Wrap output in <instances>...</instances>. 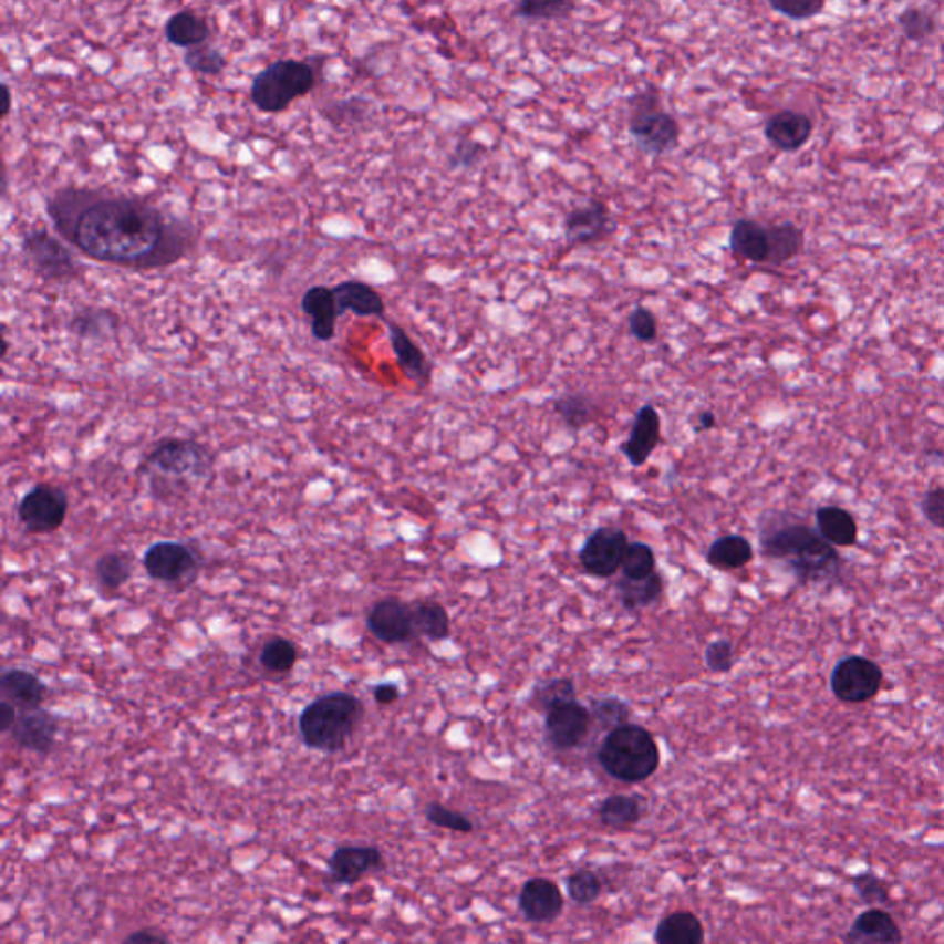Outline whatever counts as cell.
<instances>
[{"label": "cell", "instance_id": "1", "mask_svg": "<svg viewBox=\"0 0 944 944\" xmlns=\"http://www.w3.org/2000/svg\"><path fill=\"white\" fill-rule=\"evenodd\" d=\"M46 215L83 257L126 270H165L187 259L198 242L185 218L148 199L102 188H60L46 198Z\"/></svg>", "mask_w": 944, "mask_h": 944}, {"label": "cell", "instance_id": "2", "mask_svg": "<svg viewBox=\"0 0 944 944\" xmlns=\"http://www.w3.org/2000/svg\"><path fill=\"white\" fill-rule=\"evenodd\" d=\"M760 547L766 558L790 567L801 583H832L840 580L841 559L819 530L786 517L764 522Z\"/></svg>", "mask_w": 944, "mask_h": 944}, {"label": "cell", "instance_id": "3", "mask_svg": "<svg viewBox=\"0 0 944 944\" xmlns=\"http://www.w3.org/2000/svg\"><path fill=\"white\" fill-rule=\"evenodd\" d=\"M141 470L148 476L152 497L160 502L188 491L190 480H205L212 470L209 450L187 437H168L144 454Z\"/></svg>", "mask_w": 944, "mask_h": 944}, {"label": "cell", "instance_id": "4", "mask_svg": "<svg viewBox=\"0 0 944 944\" xmlns=\"http://www.w3.org/2000/svg\"><path fill=\"white\" fill-rule=\"evenodd\" d=\"M364 705L349 692H332L304 707L299 716V735L315 751L336 753L345 747L360 722Z\"/></svg>", "mask_w": 944, "mask_h": 944}, {"label": "cell", "instance_id": "5", "mask_svg": "<svg viewBox=\"0 0 944 944\" xmlns=\"http://www.w3.org/2000/svg\"><path fill=\"white\" fill-rule=\"evenodd\" d=\"M598 763L609 777L625 785H639L657 774L661 751L650 730L625 724L609 730L598 749Z\"/></svg>", "mask_w": 944, "mask_h": 944}, {"label": "cell", "instance_id": "6", "mask_svg": "<svg viewBox=\"0 0 944 944\" xmlns=\"http://www.w3.org/2000/svg\"><path fill=\"white\" fill-rule=\"evenodd\" d=\"M315 87V72L307 61L279 60L253 77L249 98L262 113H281Z\"/></svg>", "mask_w": 944, "mask_h": 944}, {"label": "cell", "instance_id": "7", "mask_svg": "<svg viewBox=\"0 0 944 944\" xmlns=\"http://www.w3.org/2000/svg\"><path fill=\"white\" fill-rule=\"evenodd\" d=\"M627 129L636 146L647 155L670 154L681 143L680 121L664 110L657 89L631 96Z\"/></svg>", "mask_w": 944, "mask_h": 944}, {"label": "cell", "instance_id": "8", "mask_svg": "<svg viewBox=\"0 0 944 944\" xmlns=\"http://www.w3.org/2000/svg\"><path fill=\"white\" fill-rule=\"evenodd\" d=\"M22 257L33 273L49 282H72L83 276L72 249L63 238H55L46 229H33L21 240Z\"/></svg>", "mask_w": 944, "mask_h": 944}, {"label": "cell", "instance_id": "9", "mask_svg": "<svg viewBox=\"0 0 944 944\" xmlns=\"http://www.w3.org/2000/svg\"><path fill=\"white\" fill-rule=\"evenodd\" d=\"M69 511V497L58 486L38 484L22 497L17 515L28 533H52L60 530Z\"/></svg>", "mask_w": 944, "mask_h": 944}, {"label": "cell", "instance_id": "10", "mask_svg": "<svg viewBox=\"0 0 944 944\" xmlns=\"http://www.w3.org/2000/svg\"><path fill=\"white\" fill-rule=\"evenodd\" d=\"M630 537L614 526H602L587 537L580 550V563L587 574L611 578L622 569Z\"/></svg>", "mask_w": 944, "mask_h": 944}, {"label": "cell", "instance_id": "11", "mask_svg": "<svg viewBox=\"0 0 944 944\" xmlns=\"http://www.w3.org/2000/svg\"><path fill=\"white\" fill-rule=\"evenodd\" d=\"M884 674L865 657H847L832 672V692L843 703H865L879 694Z\"/></svg>", "mask_w": 944, "mask_h": 944}, {"label": "cell", "instance_id": "12", "mask_svg": "<svg viewBox=\"0 0 944 944\" xmlns=\"http://www.w3.org/2000/svg\"><path fill=\"white\" fill-rule=\"evenodd\" d=\"M143 567L152 580L179 583L196 574L199 553L185 542L159 541L144 552Z\"/></svg>", "mask_w": 944, "mask_h": 944}, {"label": "cell", "instance_id": "13", "mask_svg": "<svg viewBox=\"0 0 944 944\" xmlns=\"http://www.w3.org/2000/svg\"><path fill=\"white\" fill-rule=\"evenodd\" d=\"M616 221L609 205L592 198L585 205L569 210L563 220L564 240L570 246H592L613 237Z\"/></svg>", "mask_w": 944, "mask_h": 944}, {"label": "cell", "instance_id": "14", "mask_svg": "<svg viewBox=\"0 0 944 944\" xmlns=\"http://www.w3.org/2000/svg\"><path fill=\"white\" fill-rule=\"evenodd\" d=\"M591 710L575 702L559 703L550 708L544 722L548 746L556 751H570L585 741L591 730Z\"/></svg>", "mask_w": 944, "mask_h": 944}, {"label": "cell", "instance_id": "15", "mask_svg": "<svg viewBox=\"0 0 944 944\" xmlns=\"http://www.w3.org/2000/svg\"><path fill=\"white\" fill-rule=\"evenodd\" d=\"M367 630L386 644H404L417 636L414 611L397 598H386L371 608Z\"/></svg>", "mask_w": 944, "mask_h": 944}, {"label": "cell", "instance_id": "16", "mask_svg": "<svg viewBox=\"0 0 944 944\" xmlns=\"http://www.w3.org/2000/svg\"><path fill=\"white\" fill-rule=\"evenodd\" d=\"M813 118L802 111L782 110L769 116L764 124V137L774 148L785 154H796L812 138Z\"/></svg>", "mask_w": 944, "mask_h": 944}, {"label": "cell", "instance_id": "17", "mask_svg": "<svg viewBox=\"0 0 944 944\" xmlns=\"http://www.w3.org/2000/svg\"><path fill=\"white\" fill-rule=\"evenodd\" d=\"M661 432H663V421L657 408L652 404H644L636 412L630 437L622 443L620 450L633 467H642L647 464V459L652 458V454L658 447Z\"/></svg>", "mask_w": 944, "mask_h": 944}, {"label": "cell", "instance_id": "18", "mask_svg": "<svg viewBox=\"0 0 944 944\" xmlns=\"http://www.w3.org/2000/svg\"><path fill=\"white\" fill-rule=\"evenodd\" d=\"M563 893L552 880L531 879L520 890L519 910L530 923H550L563 912Z\"/></svg>", "mask_w": 944, "mask_h": 944}, {"label": "cell", "instance_id": "19", "mask_svg": "<svg viewBox=\"0 0 944 944\" xmlns=\"http://www.w3.org/2000/svg\"><path fill=\"white\" fill-rule=\"evenodd\" d=\"M384 865L376 847H338L329 858V873L336 884H356L362 876Z\"/></svg>", "mask_w": 944, "mask_h": 944}, {"label": "cell", "instance_id": "20", "mask_svg": "<svg viewBox=\"0 0 944 944\" xmlns=\"http://www.w3.org/2000/svg\"><path fill=\"white\" fill-rule=\"evenodd\" d=\"M58 729H60V725H58L55 716H52L49 710H43V708H35V710L22 713L17 718V724L11 729V738L17 746L27 749V751L46 755L54 747Z\"/></svg>", "mask_w": 944, "mask_h": 944}, {"label": "cell", "instance_id": "21", "mask_svg": "<svg viewBox=\"0 0 944 944\" xmlns=\"http://www.w3.org/2000/svg\"><path fill=\"white\" fill-rule=\"evenodd\" d=\"M301 310L310 318V331L318 342H331L336 336L338 307L332 288L315 284L301 298Z\"/></svg>", "mask_w": 944, "mask_h": 944}, {"label": "cell", "instance_id": "22", "mask_svg": "<svg viewBox=\"0 0 944 944\" xmlns=\"http://www.w3.org/2000/svg\"><path fill=\"white\" fill-rule=\"evenodd\" d=\"M386 321L387 332H390V342H392L393 353L397 359L398 365L403 367L404 373L409 381H414L419 387L430 386L432 375H434V365L426 356L425 351L409 338L408 332L404 331L403 326Z\"/></svg>", "mask_w": 944, "mask_h": 944}, {"label": "cell", "instance_id": "23", "mask_svg": "<svg viewBox=\"0 0 944 944\" xmlns=\"http://www.w3.org/2000/svg\"><path fill=\"white\" fill-rule=\"evenodd\" d=\"M334 298H336L338 315L342 318L345 312H353L360 318H386V303L381 293L376 292L375 288L364 281H343L338 282L336 287H332Z\"/></svg>", "mask_w": 944, "mask_h": 944}, {"label": "cell", "instance_id": "24", "mask_svg": "<svg viewBox=\"0 0 944 944\" xmlns=\"http://www.w3.org/2000/svg\"><path fill=\"white\" fill-rule=\"evenodd\" d=\"M44 697L46 686L32 672L13 668L0 675V699L10 702L17 710H35L43 705Z\"/></svg>", "mask_w": 944, "mask_h": 944}, {"label": "cell", "instance_id": "25", "mask_svg": "<svg viewBox=\"0 0 944 944\" xmlns=\"http://www.w3.org/2000/svg\"><path fill=\"white\" fill-rule=\"evenodd\" d=\"M729 248L736 257L749 260L753 264H768V226L751 218H740L730 229Z\"/></svg>", "mask_w": 944, "mask_h": 944}, {"label": "cell", "instance_id": "26", "mask_svg": "<svg viewBox=\"0 0 944 944\" xmlns=\"http://www.w3.org/2000/svg\"><path fill=\"white\" fill-rule=\"evenodd\" d=\"M846 941L854 944H895L902 943V934L890 913L871 907L852 923Z\"/></svg>", "mask_w": 944, "mask_h": 944}, {"label": "cell", "instance_id": "27", "mask_svg": "<svg viewBox=\"0 0 944 944\" xmlns=\"http://www.w3.org/2000/svg\"><path fill=\"white\" fill-rule=\"evenodd\" d=\"M69 332L83 342H107L118 331V318L98 307H83L69 320Z\"/></svg>", "mask_w": 944, "mask_h": 944}, {"label": "cell", "instance_id": "28", "mask_svg": "<svg viewBox=\"0 0 944 944\" xmlns=\"http://www.w3.org/2000/svg\"><path fill=\"white\" fill-rule=\"evenodd\" d=\"M209 33L207 19L193 10L177 11L165 24L166 41L179 49H193L204 44Z\"/></svg>", "mask_w": 944, "mask_h": 944}, {"label": "cell", "instance_id": "29", "mask_svg": "<svg viewBox=\"0 0 944 944\" xmlns=\"http://www.w3.org/2000/svg\"><path fill=\"white\" fill-rule=\"evenodd\" d=\"M816 522L821 536L834 547H852L858 541V525L847 509L823 506L816 511Z\"/></svg>", "mask_w": 944, "mask_h": 944}, {"label": "cell", "instance_id": "30", "mask_svg": "<svg viewBox=\"0 0 944 944\" xmlns=\"http://www.w3.org/2000/svg\"><path fill=\"white\" fill-rule=\"evenodd\" d=\"M655 941L658 944H702L705 930L694 913L674 912L658 923Z\"/></svg>", "mask_w": 944, "mask_h": 944}, {"label": "cell", "instance_id": "31", "mask_svg": "<svg viewBox=\"0 0 944 944\" xmlns=\"http://www.w3.org/2000/svg\"><path fill=\"white\" fill-rule=\"evenodd\" d=\"M642 812L644 808L639 797L616 793L603 799L602 805L598 807V819L602 821L603 827L622 832L633 829L641 821Z\"/></svg>", "mask_w": 944, "mask_h": 944}, {"label": "cell", "instance_id": "32", "mask_svg": "<svg viewBox=\"0 0 944 944\" xmlns=\"http://www.w3.org/2000/svg\"><path fill=\"white\" fill-rule=\"evenodd\" d=\"M616 592H619L620 602L624 609L639 611V609L652 605V603L657 602L658 598L663 597V575L658 574L657 570L647 578H642V580H630V578L622 575L616 583Z\"/></svg>", "mask_w": 944, "mask_h": 944}, {"label": "cell", "instance_id": "33", "mask_svg": "<svg viewBox=\"0 0 944 944\" xmlns=\"http://www.w3.org/2000/svg\"><path fill=\"white\" fill-rule=\"evenodd\" d=\"M751 542L741 536H724L710 544L707 552V563L718 570H736L751 563Z\"/></svg>", "mask_w": 944, "mask_h": 944}, {"label": "cell", "instance_id": "34", "mask_svg": "<svg viewBox=\"0 0 944 944\" xmlns=\"http://www.w3.org/2000/svg\"><path fill=\"white\" fill-rule=\"evenodd\" d=\"M768 264L780 266L785 264V262H790L805 248V231H802L801 227L796 226V224H791V221H782V224L768 226Z\"/></svg>", "mask_w": 944, "mask_h": 944}, {"label": "cell", "instance_id": "35", "mask_svg": "<svg viewBox=\"0 0 944 944\" xmlns=\"http://www.w3.org/2000/svg\"><path fill=\"white\" fill-rule=\"evenodd\" d=\"M552 408L572 432L583 430L597 421V403L585 393H564L553 401Z\"/></svg>", "mask_w": 944, "mask_h": 944}, {"label": "cell", "instance_id": "36", "mask_svg": "<svg viewBox=\"0 0 944 944\" xmlns=\"http://www.w3.org/2000/svg\"><path fill=\"white\" fill-rule=\"evenodd\" d=\"M412 611H414L417 635L425 636L432 642L445 641L450 635V616L442 603L426 600V602L415 603Z\"/></svg>", "mask_w": 944, "mask_h": 944}, {"label": "cell", "instance_id": "37", "mask_svg": "<svg viewBox=\"0 0 944 944\" xmlns=\"http://www.w3.org/2000/svg\"><path fill=\"white\" fill-rule=\"evenodd\" d=\"M578 0H517L515 13L525 21H559L572 15Z\"/></svg>", "mask_w": 944, "mask_h": 944}, {"label": "cell", "instance_id": "38", "mask_svg": "<svg viewBox=\"0 0 944 944\" xmlns=\"http://www.w3.org/2000/svg\"><path fill=\"white\" fill-rule=\"evenodd\" d=\"M896 24L907 41L917 44L926 43L937 32V19L934 13L921 6H907L906 10H902L896 17Z\"/></svg>", "mask_w": 944, "mask_h": 944}, {"label": "cell", "instance_id": "39", "mask_svg": "<svg viewBox=\"0 0 944 944\" xmlns=\"http://www.w3.org/2000/svg\"><path fill=\"white\" fill-rule=\"evenodd\" d=\"M96 580L105 591H118L132 578V561L124 553H105L94 564Z\"/></svg>", "mask_w": 944, "mask_h": 944}, {"label": "cell", "instance_id": "40", "mask_svg": "<svg viewBox=\"0 0 944 944\" xmlns=\"http://www.w3.org/2000/svg\"><path fill=\"white\" fill-rule=\"evenodd\" d=\"M531 703L541 710H550L559 703L575 699L574 681L570 677H558V680L542 681L531 692Z\"/></svg>", "mask_w": 944, "mask_h": 944}, {"label": "cell", "instance_id": "41", "mask_svg": "<svg viewBox=\"0 0 944 944\" xmlns=\"http://www.w3.org/2000/svg\"><path fill=\"white\" fill-rule=\"evenodd\" d=\"M589 710H591L592 722H597L600 729L608 730V733L616 729V727L630 724L631 707L619 697L605 696L594 699Z\"/></svg>", "mask_w": 944, "mask_h": 944}, {"label": "cell", "instance_id": "42", "mask_svg": "<svg viewBox=\"0 0 944 944\" xmlns=\"http://www.w3.org/2000/svg\"><path fill=\"white\" fill-rule=\"evenodd\" d=\"M657 569V558L646 542H630L622 563V574L630 580H642Z\"/></svg>", "mask_w": 944, "mask_h": 944}, {"label": "cell", "instance_id": "43", "mask_svg": "<svg viewBox=\"0 0 944 944\" xmlns=\"http://www.w3.org/2000/svg\"><path fill=\"white\" fill-rule=\"evenodd\" d=\"M185 65L196 74H205V76H218L226 69V55L221 54L220 50L210 46V44H198L193 49H187L185 52Z\"/></svg>", "mask_w": 944, "mask_h": 944}, {"label": "cell", "instance_id": "44", "mask_svg": "<svg viewBox=\"0 0 944 944\" xmlns=\"http://www.w3.org/2000/svg\"><path fill=\"white\" fill-rule=\"evenodd\" d=\"M298 661V647L287 639H273L260 652V664L273 674H284Z\"/></svg>", "mask_w": 944, "mask_h": 944}, {"label": "cell", "instance_id": "45", "mask_svg": "<svg viewBox=\"0 0 944 944\" xmlns=\"http://www.w3.org/2000/svg\"><path fill=\"white\" fill-rule=\"evenodd\" d=\"M567 888H569L570 899L578 906H589V904H594L598 901V896L602 895L603 884L597 873L581 869V871L570 874L569 880H567Z\"/></svg>", "mask_w": 944, "mask_h": 944}, {"label": "cell", "instance_id": "46", "mask_svg": "<svg viewBox=\"0 0 944 944\" xmlns=\"http://www.w3.org/2000/svg\"><path fill=\"white\" fill-rule=\"evenodd\" d=\"M769 8L790 21H810L823 13L827 0H768Z\"/></svg>", "mask_w": 944, "mask_h": 944}, {"label": "cell", "instance_id": "47", "mask_svg": "<svg viewBox=\"0 0 944 944\" xmlns=\"http://www.w3.org/2000/svg\"><path fill=\"white\" fill-rule=\"evenodd\" d=\"M425 816L434 827H439V829L453 830V832H461V834H469L475 830V823L467 816L458 812V810L443 807L439 802H430L426 807Z\"/></svg>", "mask_w": 944, "mask_h": 944}, {"label": "cell", "instance_id": "48", "mask_svg": "<svg viewBox=\"0 0 944 944\" xmlns=\"http://www.w3.org/2000/svg\"><path fill=\"white\" fill-rule=\"evenodd\" d=\"M627 329L631 336L641 343H653L658 338L657 315L646 307H636L627 318Z\"/></svg>", "mask_w": 944, "mask_h": 944}, {"label": "cell", "instance_id": "49", "mask_svg": "<svg viewBox=\"0 0 944 944\" xmlns=\"http://www.w3.org/2000/svg\"><path fill=\"white\" fill-rule=\"evenodd\" d=\"M487 148L484 144L476 143L470 137H461L450 155V168H475L486 155Z\"/></svg>", "mask_w": 944, "mask_h": 944}, {"label": "cell", "instance_id": "50", "mask_svg": "<svg viewBox=\"0 0 944 944\" xmlns=\"http://www.w3.org/2000/svg\"><path fill=\"white\" fill-rule=\"evenodd\" d=\"M852 882H854L858 895L865 904H884V902L890 901L888 884L882 882L879 876H874L873 873L858 874Z\"/></svg>", "mask_w": 944, "mask_h": 944}, {"label": "cell", "instance_id": "51", "mask_svg": "<svg viewBox=\"0 0 944 944\" xmlns=\"http://www.w3.org/2000/svg\"><path fill=\"white\" fill-rule=\"evenodd\" d=\"M735 647L729 641H714L705 650V663L710 672L725 674L735 666Z\"/></svg>", "mask_w": 944, "mask_h": 944}, {"label": "cell", "instance_id": "52", "mask_svg": "<svg viewBox=\"0 0 944 944\" xmlns=\"http://www.w3.org/2000/svg\"><path fill=\"white\" fill-rule=\"evenodd\" d=\"M921 508H923L924 517L930 525H934L935 528H944V487L930 489L924 495Z\"/></svg>", "mask_w": 944, "mask_h": 944}, {"label": "cell", "instance_id": "53", "mask_svg": "<svg viewBox=\"0 0 944 944\" xmlns=\"http://www.w3.org/2000/svg\"><path fill=\"white\" fill-rule=\"evenodd\" d=\"M373 697L381 705H392V703L397 702L398 697H401V691H398V686L395 683H381V685H376L373 688Z\"/></svg>", "mask_w": 944, "mask_h": 944}, {"label": "cell", "instance_id": "54", "mask_svg": "<svg viewBox=\"0 0 944 944\" xmlns=\"http://www.w3.org/2000/svg\"><path fill=\"white\" fill-rule=\"evenodd\" d=\"M17 707H13L10 702L0 699V730L2 733H11L13 725L17 724Z\"/></svg>", "mask_w": 944, "mask_h": 944}, {"label": "cell", "instance_id": "55", "mask_svg": "<svg viewBox=\"0 0 944 944\" xmlns=\"http://www.w3.org/2000/svg\"><path fill=\"white\" fill-rule=\"evenodd\" d=\"M124 943L127 944H144V943H168L165 935L157 934L154 930H138L135 934L127 935Z\"/></svg>", "mask_w": 944, "mask_h": 944}, {"label": "cell", "instance_id": "56", "mask_svg": "<svg viewBox=\"0 0 944 944\" xmlns=\"http://www.w3.org/2000/svg\"><path fill=\"white\" fill-rule=\"evenodd\" d=\"M697 426L702 428V432L713 430L714 426H716V415L710 409H705L697 417Z\"/></svg>", "mask_w": 944, "mask_h": 944}, {"label": "cell", "instance_id": "57", "mask_svg": "<svg viewBox=\"0 0 944 944\" xmlns=\"http://www.w3.org/2000/svg\"><path fill=\"white\" fill-rule=\"evenodd\" d=\"M2 89H4V96H6V110H4V115H6V116H8V113H10V107H11V94H10V87H8V85H2Z\"/></svg>", "mask_w": 944, "mask_h": 944}]
</instances>
